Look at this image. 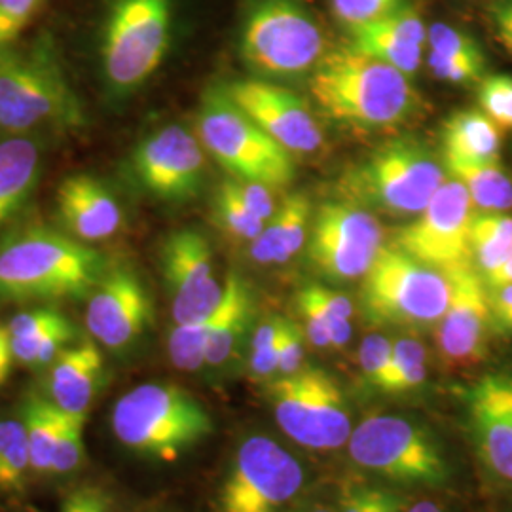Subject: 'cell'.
Listing matches in <instances>:
<instances>
[{
  "instance_id": "obj_1",
  "label": "cell",
  "mask_w": 512,
  "mask_h": 512,
  "mask_svg": "<svg viewBox=\"0 0 512 512\" xmlns=\"http://www.w3.org/2000/svg\"><path fill=\"white\" fill-rule=\"evenodd\" d=\"M109 258L50 226L27 224L0 236V304L88 300Z\"/></svg>"
},
{
  "instance_id": "obj_2",
  "label": "cell",
  "mask_w": 512,
  "mask_h": 512,
  "mask_svg": "<svg viewBox=\"0 0 512 512\" xmlns=\"http://www.w3.org/2000/svg\"><path fill=\"white\" fill-rule=\"evenodd\" d=\"M310 95L330 122L361 131L397 128L418 107L408 74L348 44L321 57L310 74Z\"/></svg>"
},
{
  "instance_id": "obj_3",
  "label": "cell",
  "mask_w": 512,
  "mask_h": 512,
  "mask_svg": "<svg viewBox=\"0 0 512 512\" xmlns=\"http://www.w3.org/2000/svg\"><path fill=\"white\" fill-rule=\"evenodd\" d=\"M84 109L48 37L0 46V135L84 126Z\"/></svg>"
},
{
  "instance_id": "obj_4",
  "label": "cell",
  "mask_w": 512,
  "mask_h": 512,
  "mask_svg": "<svg viewBox=\"0 0 512 512\" xmlns=\"http://www.w3.org/2000/svg\"><path fill=\"white\" fill-rule=\"evenodd\" d=\"M114 439L139 458L175 463L215 431L205 404L177 384L137 385L122 395L110 416Z\"/></svg>"
},
{
  "instance_id": "obj_5",
  "label": "cell",
  "mask_w": 512,
  "mask_h": 512,
  "mask_svg": "<svg viewBox=\"0 0 512 512\" xmlns=\"http://www.w3.org/2000/svg\"><path fill=\"white\" fill-rule=\"evenodd\" d=\"M448 179L444 164L420 141L404 137L370 152L338 181V200L370 213L414 219Z\"/></svg>"
},
{
  "instance_id": "obj_6",
  "label": "cell",
  "mask_w": 512,
  "mask_h": 512,
  "mask_svg": "<svg viewBox=\"0 0 512 512\" xmlns=\"http://www.w3.org/2000/svg\"><path fill=\"white\" fill-rule=\"evenodd\" d=\"M450 294L446 270L427 266L387 243L361 279L359 304L372 325L431 329L446 313Z\"/></svg>"
},
{
  "instance_id": "obj_7",
  "label": "cell",
  "mask_w": 512,
  "mask_h": 512,
  "mask_svg": "<svg viewBox=\"0 0 512 512\" xmlns=\"http://www.w3.org/2000/svg\"><path fill=\"white\" fill-rule=\"evenodd\" d=\"M198 137L207 154L230 179L266 184L274 190L294 181V154L239 109L222 86L209 90L203 97Z\"/></svg>"
},
{
  "instance_id": "obj_8",
  "label": "cell",
  "mask_w": 512,
  "mask_h": 512,
  "mask_svg": "<svg viewBox=\"0 0 512 512\" xmlns=\"http://www.w3.org/2000/svg\"><path fill=\"white\" fill-rule=\"evenodd\" d=\"M241 59L260 76L311 74L327 54L317 19L298 0H247L239 27Z\"/></svg>"
},
{
  "instance_id": "obj_9",
  "label": "cell",
  "mask_w": 512,
  "mask_h": 512,
  "mask_svg": "<svg viewBox=\"0 0 512 512\" xmlns=\"http://www.w3.org/2000/svg\"><path fill=\"white\" fill-rule=\"evenodd\" d=\"M173 37L171 0H109L99 31V61L110 90L141 88L160 69Z\"/></svg>"
},
{
  "instance_id": "obj_10",
  "label": "cell",
  "mask_w": 512,
  "mask_h": 512,
  "mask_svg": "<svg viewBox=\"0 0 512 512\" xmlns=\"http://www.w3.org/2000/svg\"><path fill=\"white\" fill-rule=\"evenodd\" d=\"M351 459L366 473L395 484L442 488L452 469L439 439L420 421L399 414H372L353 427Z\"/></svg>"
},
{
  "instance_id": "obj_11",
  "label": "cell",
  "mask_w": 512,
  "mask_h": 512,
  "mask_svg": "<svg viewBox=\"0 0 512 512\" xmlns=\"http://www.w3.org/2000/svg\"><path fill=\"white\" fill-rule=\"evenodd\" d=\"M275 423L289 439L310 450L348 444L353 425L348 401L336 378L323 368H300L266 384Z\"/></svg>"
},
{
  "instance_id": "obj_12",
  "label": "cell",
  "mask_w": 512,
  "mask_h": 512,
  "mask_svg": "<svg viewBox=\"0 0 512 512\" xmlns=\"http://www.w3.org/2000/svg\"><path fill=\"white\" fill-rule=\"evenodd\" d=\"M306 484L304 467L268 435L239 442L226 476L220 482L217 512H281Z\"/></svg>"
},
{
  "instance_id": "obj_13",
  "label": "cell",
  "mask_w": 512,
  "mask_h": 512,
  "mask_svg": "<svg viewBox=\"0 0 512 512\" xmlns=\"http://www.w3.org/2000/svg\"><path fill=\"white\" fill-rule=\"evenodd\" d=\"M378 217L355 203H321L311 215L308 256L313 270L330 281L363 279L384 247Z\"/></svg>"
},
{
  "instance_id": "obj_14",
  "label": "cell",
  "mask_w": 512,
  "mask_h": 512,
  "mask_svg": "<svg viewBox=\"0 0 512 512\" xmlns=\"http://www.w3.org/2000/svg\"><path fill=\"white\" fill-rule=\"evenodd\" d=\"M475 211L465 186L448 177L420 215L395 232L391 243L439 270L471 264L469 232Z\"/></svg>"
},
{
  "instance_id": "obj_15",
  "label": "cell",
  "mask_w": 512,
  "mask_h": 512,
  "mask_svg": "<svg viewBox=\"0 0 512 512\" xmlns=\"http://www.w3.org/2000/svg\"><path fill=\"white\" fill-rule=\"evenodd\" d=\"M84 323L101 348L118 355L147 336L154 323V304L147 283L133 266L110 262L86 300Z\"/></svg>"
},
{
  "instance_id": "obj_16",
  "label": "cell",
  "mask_w": 512,
  "mask_h": 512,
  "mask_svg": "<svg viewBox=\"0 0 512 512\" xmlns=\"http://www.w3.org/2000/svg\"><path fill=\"white\" fill-rule=\"evenodd\" d=\"M133 177L152 198L169 203L194 200L207 177V150L192 131L169 124L135 148Z\"/></svg>"
},
{
  "instance_id": "obj_17",
  "label": "cell",
  "mask_w": 512,
  "mask_h": 512,
  "mask_svg": "<svg viewBox=\"0 0 512 512\" xmlns=\"http://www.w3.org/2000/svg\"><path fill=\"white\" fill-rule=\"evenodd\" d=\"M160 268L175 325L194 323L217 310L224 293L209 239L196 228L171 232L160 247Z\"/></svg>"
},
{
  "instance_id": "obj_18",
  "label": "cell",
  "mask_w": 512,
  "mask_h": 512,
  "mask_svg": "<svg viewBox=\"0 0 512 512\" xmlns=\"http://www.w3.org/2000/svg\"><path fill=\"white\" fill-rule=\"evenodd\" d=\"M446 272L452 281V294L446 313L435 327V344L446 365H476L484 359L488 334L494 330L488 287L473 264Z\"/></svg>"
},
{
  "instance_id": "obj_19",
  "label": "cell",
  "mask_w": 512,
  "mask_h": 512,
  "mask_svg": "<svg viewBox=\"0 0 512 512\" xmlns=\"http://www.w3.org/2000/svg\"><path fill=\"white\" fill-rule=\"evenodd\" d=\"M222 90L291 154H313L325 145L323 129L313 112L287 88L260 78H243L222 86Z\"/></svg>"
},
{
  "instance_id": "obj_20",
  "label": "cell",
  "mask_w": 512,
  "mask_h": 512,
  "mask_svg": "<svg viewBox=\"0 0 512 512\" xmlns=\"http://www.w3.org/2000/svg\"><path fill=\"white\" fill-rule=\"evenodd\" d=\"M57 215L67 234L95 245L114 238L124 226V209L109 186L93 175L76 173L57 186Z\"/></svg>"
},
{
  "instance_id": "obj_21",
  "label": "cell",
  "mask_w": 512,
  "mask_h": 512,
  "mask_svg": "<svg viewBox=\"0 0 512 512\" xmlns=\"http://www.w3.org/2000/svg\"><path fill=\"white\" fill-rule=\"evenodd\" d=\"M46 370L42 393L65 416L88 420V412L107 376L103 348L93 338H82L65 349Z\"/></svg>"
},
{
  "instance_id": "obj_22",
  "label": "cell",
  "mask_w": 512,
  "mask_h": 512,
  "mask_svg": "<svg viewBox=\"0 0 512 512\" xmlns=\"http://www.w3.org/2000/svg\"><path fill=\"white\" fill-rule=\"evenodd\" d=\"M256 302L251 283L230 272L224 279V293L213 313L205 348V372L222 376L238 365L245 342L255 329Z\"/></svg>"
},
{
  "instance_id": "obj_23",
  "label": "cell",
  "mask_w": 512,
  "mask_h": 512,
  "mask_svg": "<svg viewBox=\"0 0 512 512\" xmlns=\"http://www.w3.org/2000/svg\"><path fill=\"white\" fill-rule=\"evenodd\" d=\"M348 46L412 74L420 71L427 27L416 8L403 4L384 18L348 29Z\"/></svg>"
},
{
  "instance_id": "obj_24",
  "label": "cell",
  "mask_w": 512,
  "mask_h": 512,
  "mask_svg": "<svg viewBox=\"0 0 512 512\" xmlns=\"http://www.w3.org/2000/svg\"><path fill=\"white\" fill-rule=\"evenodd\" d=\"M42 169V135H0V234L12 228L33 200Z\"/></svg>"
},
{
  "instance_id": "obj_25",
  "label": "cell",
  "mask_w": 512,
  "mask_h": 512,
  "mask_svg": "<svg viewBox=\"0 0 512 512\" xmlns=\"http://www.w3.org/2000/svg\"><path fill=\"white\" fill-rule=\"evenodd\" d=\"M311 207L306 194H291L279 203L274 217L266 222L258 238L249 243L256 264H283L298 255L310 234Z\"/></svg>"
},
{
  "instance_id": "obj_26",
  "label": "cell",
  "mask_w": 512,
  "mask_h": 512,
  "mask_svg": "<svg viewBox=\"0 0 512 512\" xmlns=\"http://www.w3.org/2000/svg\"><path fill=\"white\" fill-rule=\"evenodd\" d=\"M469 423L476 450L484 467L501 482L512 484V423L509 418L480 395L475 387L469 391Z\"/></svg>"
},
{
  "instance_id": "obj_27",
  "label": "cell",
  "mask_w": 512,
  "mask_h": 512,
  "mask_svg": "<svg viewBox=\"0 0 512 512\" xmlns=\"http://www.w3.org/2000/svg\"><path fill=\"white\" fill-rule=\"evenodd\" d=\"M448 177L465 186L476 209L507 213L512 209V181L499 160H467L442 156Z\"/></svg>"
},
{
  "instance_id": "obj_28",
  "label": "cell",
  "mask_w": 512,
  "mask_h": 512,
  "mask_svg": "<svg viewBox=\"0 0 512 512\" xmlns=\"http://www.w3.org/2000/svg\"><path fill=\"white\" fill-rule=\"evenodd\" d=\"M501 131L480 109L452 112L442 126V156L467 160H499Z\"/></svg>"
},
{
  "instance_id": "obj_29",
  "label": "cell",
  "mask_w": 512,
  "mask_h": 512,
  "mask_svg": "<svg viewBox=\"0 0 512 512\" xmlns=\"http://www.w3.org/2000/svg\"><path fill=\"white\" fill-rule=\"evenodd\" d=\"M19 418L29 442L33 473L50 475L55 444L59 439L65 414L44 393L29 391L19 408Z\"/></svg>"
},
{
  "instance_id": "obj_30",
  "label": "cell",
  "mask_w": 512,
  "mask_h": 512,
  "mask_svg": "<svg viewBox=\"0 0 512 512\" xmlns=\"http://www.w3.org/2000/svg\"><path fill=\"white\" fill-rule=\"evenodd\" d=\"M471 264L482 277L497 272L512 255V215L476 209L469 232Z\"/></svg>"
},
{
  "instance_id": "obj_31",
  "label": "cell",
  "mask_w": 512,
  "mask_h": 512,
  "mask_svg": "<svg viewBox=\"0 0 512 512\" xmlns=\"http://www.w3.org/2000/svg\"><path fill=\"white\" fill-rule=\"evenodd\" d=\"M427 380V349L420 340L406 336L393 342L391 361L378 391L404 395L420 389Z\"/></svg>"
},
{
  "instance_id": "obj_32",
  "label": "cell",
  "mask_w": 512,
  "mask_h": 512,
  "mask_svg": "<svg viewBox=\"0 0 512 512\" xmlns=\"http://www.w3.org/2000/svg\"><path fill=\"white\" fill-rule=\"evenodd\" d=\"M213 217L215 224L224 232V236L238 243H251L266 226L264 220L258 219L247 209V205L241 202L230 177L220 183L215 194Z\"/></svg>"
},
{
  "instance_id": "obj_33",
  "label": "cell",
  "mask_w": 512,
  "mask_h": 512,
  "mask_svg": "<svg viewBox=\"0 0 512 512\" xmlns=\"http://www.w3.org/2000/svg\"><path fill=\"white\" fill-rule=\"evenodd\" d=\"M78 338L73 321H67L55 329L40 332L29 338H10L14 361L29 368H50L55 359L71 348Z\"/></svg>"
},
{
  "instance_id": "obj_34",
  "label": "cell",
  "mask_w": 512,
  "mask_h": 512,
  "mask_svg": "<svg viewBox=\"0 0 512 512\" xmlns=\"http://www.w3.org/2000/svg\"><path fill=\"white\" fill-rule=\"evenodd\" d=\"M33 471L31 452L21 418H6V440L0 450V494H19Z\"/></svg>"
},
{
  "instance_id": "obj_35",
  "label": "cell",
  "mask_w": 512,
  "mask_h": 512,
  "mask_svg": "<svg viewBox=\"0 0 512 512\" xmlns=\"http://www.w3.org/2000/svg\"><path fill=\"white\" fill-rule=\"evenodd\" d=\"M215 313V311H213ZM213 313L205 319L184 323V325H173L167 338V353L175 368L198 374L205 368V348L209 330L213 325Z\"/></svg>"
},
{
  "instance_id": "obj_36",
  "label": "cell",
  "mask_w": 512,
  "mask_h": 512,
  "mask_svg": "<svg viewBox=\"0 0 512 512\" xmlns=\"http://www.w3.org/2000/svg\"><path fill=\"white\" fill-rule=\"evenodd\" d=\"M283 317L255 325L249 340V376L256 384H270L279 376V338Z\"/></svg>"
},
{
  "instance_id": "obj_37",
  "label": "cell",
  "mask_w": 512,
  "mask_h": 512,
  "mask_svg": "<svg viewBox=\"0 0 512 512\" xmlns=\"http://www.w3.org/2000/svg\"><path fill=\"white\" fill-rule=\"evenodd\" d=\"M478 105L497 128L512 131L511 74H486L478 84Z\"/></svg>"
},
{
  "instance_id": "obj_38",
  "label": "cell",
  "mask_w": 512,
  "mask_h": 512,
  "mask_svg": "<svg viewBox=\"0 0 512 512\" xmlns=\"http://www.w3.org/2000/svg\"><path fill=\"white\" fill-rule=\"evenodd\" d=\"M84 425H86V420L65 416L61 433H59V439H57V444H55L50 475H73L82 467V463L86 459Z\"/></svg>"
},
{
  "instance_id": "obj_39",
  "label": "cell",
  "mask_w": 512,
  "mask_h": 512,
  "mask_svg": "<svg viewBox=\"0 0 512 512\" xmlns=\"http://www.w3.org/2000/svg\"><path fill=\"white\" fill-rule=\"evenodd\" d=\"M427 63L439 80L456 86H478L486 76V57H452L429 52Z\"/></svg>"
},
{
  "instance_id": "obj_40",
  "label": "cell",
  "mask_w": 512,
  "mask_h": 512,
  "mask_svg": "<svg viewBox=\"0 0 512 512\" xmlns=\"http://www.w3.org/2000/svg\"><path fill=\"white\" fill-rule=\"evenodd\" d=\"M429 52L452 57H484L480 42L471 33L448 23H433L427 29Z\"/></svg>"
},
{
  "instance_id": "obj_41",
  "label": "cell",
  "mask_w": 512,
  "mask_h": 512,
  "mask_svg": "<svg viewBox=\"0 0 512 512\" xmlns=\"http://www.w3.org/2000/svg\"><path fill=\"white\" fill-rule=\"evenodd\" d=\"M403 4L404 0H330V10L346 29H353L384 18Z\"/></svg>"
},
{
  "instance_id": "obj_42",
  "label": "cell",
  "mask_w": 512,
  "mask_h": 512,
  "mask_svg": "<svg viewBox=\"0 0 512 512\" xmlns=\"http://www.w3.org/2000/svg\"><path fill=\"white\" fill-rule=\"evenodd\" d=\"M67 321L71 319L63 311L57 310L54 304H46V306L19 311L8 321L6 330L10 338H29L40 332L55 329Z\"/></svg>"
},
{
  "instance_id": "obj_43",
  "label": "cell",
  "mask_w": 512,
  "mask_h": 512,
  "mask_svg": "<svg viewBox=\"0 0 512 512\" xmlns=\"http://www.w3.org/2000/svg\"><path fill=\"white\" fill-rule=\"evenodd\" d=\"M393 342L387 340L382 334L366 336L359 348V366L366 384L374 389H380L384 382L387 366L391 361Z\"/></svg>"
},
{
  "instance_id": "obj_44",
  "label": "cell",
  "mask_w": 512,
  "mask_h": 512,
  "mask_svg": "<svg viewBox=\"0 0 512 512\" xmlns=\"http://www.w3.org/2000/svg\"><path fill=\"white\" fill-rule=\"evenodd\" d=\"M44 0H2L0 2V46L12 44L35 18Z\"/></svg>"
},
{
  "instance_id": "obj_45",
  "label": "cell",
  "mask_w": 512,
  "mask_h": 512,
  "mask_svg": "<svg viewBox=\"0 0 512 512\" xmlns=\"http://www.w3.org/2000/svg\"><path fill=\"white\" fill-rule=\"evenodd\" d=\"M306 330L298 323L283 319L279 338V376H289L304 368Z\"/></svg>"
},
{
  "instance_id": "obj_46",
  "label": "cell",
  "mask_w": 512,
  "mask_h": 512,
  "mask_svg": "<svg viewBox=\"0 0 512 512\" xmlns=\"http://www.w3.org/2000/svg\"><path fill=\"white\" fill-rule=\"evenodd\" d=\"M296 306L304 319V330L311 344L315 348L329 349V321L336 317H329L304 291L296 294Z\"/></svg>"
},
{
  "instance_id": "obj_47",
  "label": "cell",
  "mask_w": 512,
  "mask_h": 512,
  "mask_svg": "<svg viewBox=\"0 0 512 512\" xmlns=\"http://www.w3.org/2000/svg\"><path fill=\"white\" fill-rule=\"evenodd\" d=\"M230 181L234 184L241 202L247 205V209L253 215L264 222H268L274 217V213L279 207V203L275 200L274 188H270L266 184L249 183V181H236V179H230Z\"/></svg>"
},
{
  "instance_id": "obj_48",
  "label": "cell",
  "mask_w": 512,
  "mask_h": 512,
  "mask_svg": "<svg viewBox=\"0 0 512 512\" xmlns=\"http://www.w3.org/2000/svg\"><path fill=\"white\" fill-rule=\"evenodd\" d=\"M112 497L105 488L95 484H82L71 490L61 503L59 512H112Z\"/></svg>"
},
{
  "instance_id": "obj_49",
  "label": "cell",
  "mask_w": 512,
  "mask_h": 512,
  "mask_svg": "<svg viewBox=\"0 0 512 512\" xmlns=\"http://www.w3.org/2000/svg\"><path fill=\"white\" fill-rule=\"evenodd\" d=\"M304 293L310 296L311 300L325 311L329 317H336V319H351L355 313V306L351 302L348 294L340 293L336 289H330L325 285H306L302 289Z\"/></svg>"
},
{
  "instance_id": "obj_50",
  "label": "cell",
  "mask_w": 512,
  "mask_h": 512,
  "mask_svg": "<svg viewBox=\"0 0 512 512\" xmlns=\"http://www.w3.org/2000/svg\"><path fill=\"white\" fill-rule=\"evenodd\" d=\"M378 497V486L349 480L340 492L338 512H374Z\"/></svg>"
},
{
  "instance_id": "obj_51",
  "label": "cell",
  "mask_w": 512,
  "mask_h": 512,
  "mask_svg": "<svg viewBox=\"0 0 512 512\" xmlns=\"http://www.w3.org/2000/svg\"><path fill=\"white\" fill-rule=\"evenodd\" d=\"M480 395L494 403L512 423V378L509 376H486L473 385Z\"/></svg>"
},
{
  "instance_id": "obj_52",
  "label": "cell",
  "mask_w": 512,
  "mask_h": 512,
  "mask_svg": "<svg viewBox=\"0 0 512 512\" xmlns=\"http://www.w3.org/2000/svg\"><path fill=\"white\" fill-rule=\"evenodd\" d=\"M488 294L492 310V329L501 334H512V283L501 287H488Z\"/></svg>"
},
{
  "instance_id": "obj_53",
  "label": "cell",
  "mask_w": 512,
  "mask_h": 512,
  "mask_svg": "<svg viewBox=\"0 0 512 512\" xmlns=\"http://www.w3.org/2000/svg\"><path fill=\"white\" fill-rule=\"evenodd\" d=\"M488 19L497 42L512 55V0H492Z\"/></svg>"
},
{
  "instance_id": "obj_54",
  "label": "cell",
  "mask_w": 512,
  "mask_h": 512,
  "mask_svg": "<svg viewBox=\"0 0 512 512\" xmlns=\"http://www.w3.org/2000/svg\"><path fill=\"white\" fill-rule=\"evenodd\" d=\"M353 336V327L351 319H330L329 321V340L330 348H346Z\"/></svg>"
},
{
  "instance_id": "obj_55",
  "label": "cell",
  "mask_w": 512,
  "mask_h": 512,
  "mask_svg": "<svg viewBox=\"0 0 512 512\" xmlns=\"http://www.w3.org/2000/svg\"><path fill=\"white\" fill-rule=\"evenodd\" d=\"M404 501L401 495L395 494L393 490L387 488H378V497H376V507L374 512H404Z\"/></svg>"
},
{
  "instance_id": "obj_56",
  "label": "cell",
  "mask_w": 512,
  "mask_h": 512,
  "mask_svg": "<svg viewBox=\"0 0 512 512\" xmlns=\"http://www.w3.org/2000/svg\"><path fill=\"white\" fill-rule=\"evenodd\" d=\"M12 346H10V334L6 327H0V385L6 382L10 368H12Z\"/></svg>"
},
{
  "instance_id": "obj_57",
  "label": "cell",
  "mask_w": 512,
  "mask_h": 512,
  "mask_svg": "<svg viewBox=\"0 0 512 512\" xmlns=\"http://www.w3.org/2000/svg\"><path fill=\"white\" fill-rule=\"evenodd\" d=\"M488 287H501V285H511L512 283V255L497 272L488 277H484Z\"/></svg>"
},
{
  "instance_id": "obj_58",
  "label": "cell",
  "mask_w": 512,
  "mask_h": 512,
  "mask_svg": "<svg viewBox=\"0 0 512 512\" xmlns=\"http://www.w3.org/2000/svg\"><path fill=\"white\" fill-rule=\"evenodd\" d=\"M293 512H338L332 511L330 507H325V505H308V507H300V509H296Z\"/></svg>"
},
{
  "instance_id": "obj_59",
  "label": "cell",
  "mask_w": 512,
  "mask_h": 512,
  "mask_svg": "<svg viewBox=\"0 0 512 512\" xmlns=\"http://www.w3.org/2000/svg\"><path fill=\"white\" fill-rule=\"evenodd\" d=\"M4 440H6V420L0 418V450L4 446Z\"/></svg>"
},
{
  "instance_id": "obj_60",
  "label": "cell",
  "mask_w": 512,
  "mask_h": 512,
  "mask_svg": "<svg viewBox=\"0 0 512 512\" xmlns=\"http://www.w3.org/2000/svg\"><path fill=\"white\" fill-rule=\"evenodd\" d=\"M0 2H2V0H0Z\"/></svg>"
}]
</instances>
